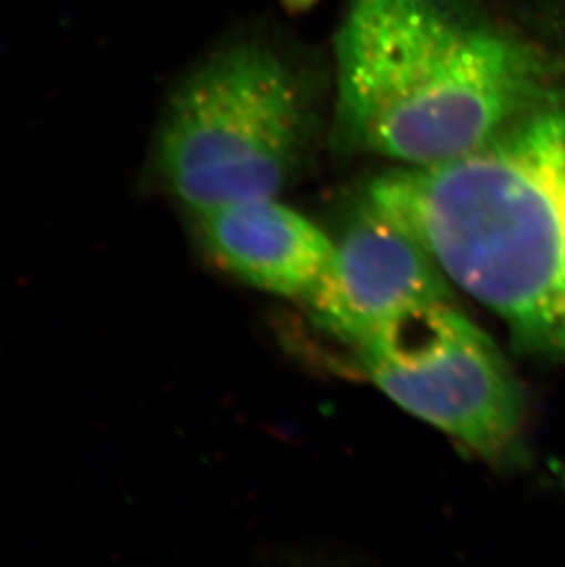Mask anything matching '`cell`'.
<instances>
[{
  "instance_id": "cell-4",
  "label": "cell",
  "mask_w": 565,
  "mask_h": 567,
  "mask_svg": "<svg viewBox=\"0 0 565 567\" xmlns=\"http://www.w3.org/2000/svg\"><path fill=\"white\" fill-rule=\"evenodd\" d=\"M352 348L391 401L470 450L500 457L516 443L523 423L516 380L491 338L450 301L402 312Z\"/></svg>"
},
{
  "instance_id": "cell-5",
  "label": "cell",
  "mask_w": 565,
  "mask_h": 567,
  "mask_svg": "<svg viewBox=\"0 0 565 567\" xmlns=\"http://www.w3.org/2000/svg\"><path fill=\"white\" fill-rule=\"evenodd\" d=\"M450 295V279L421 241L366 203L335 243L331 267L307 306L355 346L380 323Z\"/></svg>"
},
{
  "instance_id": "cell-1",
  "label": "cell",
  "mask_w": 565,
  "mask_h": 567,
  "mask_svg": "<svg viewBox=\"0 0 565 567\" xmlns=\"http://www.w3.org/2000/svg\"><path fill=\"white\" fill-rule=\"evenodd\" d=\"M368 203L517 342L565 365V113H534L453 161L371 184Z\"/></svg>"
},
{
  "instance_id": "cell-3",
  "label": "cell",
  "mask_w": 565,
  "mask_h": 567,
  "mask_svg": "<svg viewBox=\"0 0 565 567\" xmlns=\"http://www.w3.org/2000/svg\"><path fill=\"white\" fill-rule=\"evenodd\" d=\"M309 131V100L296 72L267 47L235 44L171 96L155 172L193 215L276 198L298 172Z\"/></svg>"
},
{
  "instance_id": "cell-2",
  "label": "cell",
  "mask_w": 565,
  "mask_h": 567,
  "mask_svg": "<svg viewBox=\"0 0 565 567\" xmlns=\"http://www.w3.org/2000/svg\"><path fill=\"white\" fill-rule=\"evenodd\" d=\"M547 69L452 0H351L337 35L340 127L410 167L453 161L528 118Z\"/></svg>"
},
{
  "instance_id": "cell-6",
  "label": "cell",
  "mask_w": 565,
  "mask_h": 567,
  "mask_svg": "<svg viewBox=\"0 0 565 567\" xmlns=\"http://www.w3.org/2000/svg\"><path fill=\"white\" fill-rule=\"evenodd\" d=\"M193 217L198 241L215 265L256 289L307 303L331 267L335 241L276 198Z\"/></svg>"
}]
</instances>
